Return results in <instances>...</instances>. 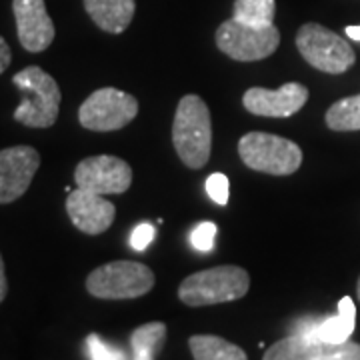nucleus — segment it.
<instances>
[{
  "mask_svg": "<svg viewBox=\"0 0 360 360\" xmlns=\"http://www.w3.org/2000/svg\"><path fill=\"white\" fill-rule=\"evenodd\" d=\"M155 286V272L142 262L115 260L94 269L86 278V290L101 300H130L148 295Z\"/></svg>",
  "mask_w": 360,
  "mask_h": 360,
  "instance_id": "nucleus-4",
  "label": "nucleus"
},
{
  "mask_svg": "<svg viewBox=\"0 0 360 360\" xmlns=\"http://www.w3.org/2000/svg\"><path fill=\"white\" fill-rule=\"evenodd\" d=\"M248 288V272L234 264H224L186 276L179 286V298L186 307H210L240 300Z\"/></svg>",
  "mask_w": 360,
  "mask_h": 360,
  "instance_id": "nucleus-3",
  "label": "nucleus"
},
{
  "mask_svg": "<svg viewBox=\"0 0 360 360\" xmlns=\"http://www.w3.org/2000/svg\"><path fill=\"white\" fill-rule=\"evenodd\" d=\"M167 342V324L165 322H148L139 326L130 335L132 356L136 360H153L158 356Z\"/></svg>",
  "mask_w": 360,
  "mask_h": 360,
  "instance_id": "nucleus-18",
  "label": "nucleus"
},
{
  "mask_svg": "<svg viewBox=\"0 0 360 360\" xmlns=\"http://www.w3.org/2000/svg\"><path fill=\"white\" fill-rule=\"evenodd\" d=\"M155 234L156 229L155 224H150V222H141L132 234H130V246L136 250V252H142V250H146L150 243L155 240Z\"/></svg>",
  "mask_w": 360,
  "mask_h": 360,
  "instance_id": "nucleus-24",
  "label": "nucleus"
},
{
  "mask_svg": "<svg viewBox=\"0 0 360 360\" xmlns=\"http://www.w3.org/2000/svg\"><path fill=\"white\" fill-rule=\"evenodd\" d=\"M217 224L214 222H200L191 234V243L198 252H210L214 248V238H217Z\"/></svg>",
  "mask_w": 360,
  "mask_h": 360,
  "instance_id": "nucleus-23",
  "label": "nucleus"
},
{
  "mask_svg": "<svg viewBox=\"0 0 360 360\" xmlns=\"http://www.w3.org/2000/svg\"><path fill=\"white\" fill-rule=\"evenodd\" d=\"M172 144L184 167L193 170L206 167L212 148V122L210 110L198 94L180 98L172 122Z\"/></svg>",
  "mask_w": 360,
  "mask_h": 360,
  "instance_id": "nucleus-1",
  "label": "nucleus"
},
{
  "mask_svg": "<svg viewBox=\"0 0 360 360\" xmlns=\"http://www.w3.org/2000/svg\"><path fill=\"white\" fill-rule=\"evenodd\" d=\"M264 360H360L359 342H321L302 335L284 336L264 352Z\"/></svg>",
  "mask_w": 360,
  "mask_h": 360,
  "instance_id": "nucleus-10",
  "label": "nucleus"
},
{
  "mask_svg": "<svg viewBox=\"0 0 360 360\" xmlns=\"http://www.w3.org/2000/svg\"><path fill=\"white\" fill-rule=\"evenodd\" d=\"M13 13L18 40L25 51L42 52L51 46L56 30L44 0H13Z\"/></svg>",
  "mask_w": 360,
  "mask_h": 360,
  "instance_id": "nucleus-13",
  "label": "nucleus"
},
{
  "mask_svg": "<svg viewBox=\"0 0 360 360\" xmlns=\"http://www.w3.org/2000/svg\"><path fill=\"white\" fill-rule=\"evenodd\" d=\"M11 60H13V52H11V46L6 44V40L0 37V75L11 66Z\"/></svg>",
  "mask_w": 360,
  "mask_h": 360,
  "instance_id": "nucleus-25",
  "label": "nucleus"
},
{
  "mask_svg": "<svg viewBox=\"0 0 360 360\" xmlns=\"http://www.w3.org/2000/svg\"><path fill=\"white\" fill-rule=\"evenodd\" d=\"M326 127L336 132L360 130V94L333 104L326 110Z\"/></svg>",
  "mask_w": 360,
  "mask_h": 360,
  "instance_id": "nucleus-19",
  "label": "nucleus"
},
{
  "mask_svg": "<svg viewBox=\"0 0 360 360\" xmlns=\"http://www.w3.org/2000/svg\"><path fill=\"white\" fill-rule=\"evenodd\" d=\"M347 37L352 40H359L360 42V26H347Z\"/></svg>",
  "mask_w": 360,
  "mask_h": 360,
  "instance_id": "nucleus-27",
  "label": "nucleus"
},
{
  "mask_svg": "<svg viewBox=\"0 0 360 360\" xmlns=\"http://www.w3.org/2000/svg\"><path fill=\"white\" fill-rule=\"evenodd\" d=\"M92 22L110 34H122L134 18V0H82Z\"/></svg>",
  "mask_w": 360,
  "mask_h": 360,
  "instance_id": "nucleus-16",
  "label": "nucleus"
},
{
  "mask_svg": "<svg viewBox=\"0 0 360 360\" xmlns=\"http://www.w3.org/2000/svg\"><path fill=\"white\" fill-rule=\"evenodd\" d=\"M281 44V32L274 25H248L229 18L217 30V46L238 63H257L269 58Z\"/></svg>",
  "mask_w": 360,
  "mask_h": 360,
  "instance_id": "nucleus-7",
  "label": "nucleus"
},
{
  "mask_svg": "<svg viewBox=\"0 0 360 360\" xmlns=\"http://www.w3.org/2000/svg\"><path fill=\"white\" fill-rule=\"evenodd\" d=\"M86 348V356L92 360H120L127 359V354L120 350V348L112 347V345H106L103 338L98 335H90L84 342Z\"/></svg>",
  "mask_w": 360,
  "mask_h": 360,
  "instance_id": "nucleus-21",
  "label": "nucleus"
},
{
  "mask_svg": "<svg viewBox=\"0 0 360 360\" xmlns=\"http://www.w3.org/2000/svg\"><path fill=\"white\" fill-rule=\"evenodd\" d=\"M354 326H356V307L350 296H345L338 302V314L326 316V319H309V321L298 322L292 335H302L312 340L340 345V342L350 340Z\"/></svg>",
  "mask_w": 360,
  "mask_h": 360,
  "instance_id": "nucleus-15",
  "label": "nucleus"
},
{
  "mask_svg": "<svg viewBox=\"0 0 360 360\" xmlns=\"http://www.w3.org/2000/svg\"><path fill=\"white\" fill-rule=\"evenodd\" d=\"M309 101V89L298 82H286L278 90L255 86L243 96V104L248 112L270 118H288L296 115Z\"/></svg>",
  "mask_w": 360,
  "mask_h": 360,
  "instance_id": "nucleus-12",
  "label": "nucleus"
},
{
  "mask_svg": "<svg viewBox=\"0 0 360 360\" xmlns=\"http://www.w3.org/2000/svg\"><path fill=\"white\" fill-rule=\"evenodd\" d=\"M191 354L196 360H246L245 350L214 335H194L188 338Z\"/></svg>",
  "mask_w": 360,
  "mask_h": 360,
  "instance_id": "nucleus-17",
  "label": "nucleus"
},
{
  "mask_svg": "<svg viewBox=\"0 0 360 360\" xmlns=\"http://www.w3.org/2000/svg\"><path fill=\"white\" fill-rule=\"evenodd\" d=\"M8 292V283H6V272H4V260L0 257V302L6 298Z\"/></svg>",
  "mask_w": 360,
  "mask_h": 360,
  "instance_id": "nucleus-26",
  "label": "nucleus"
},
{
  "mask_svg": "<svg viewBox=\"0 0 360 360\" xmlns=\"http://www.w3.org/2000/svg\"><path fill=\"white\" fill-rule=\"evenodd\" d=\"M238 155L246 167L272 176L295 174L302 165V150L296 142L269 132H248L238 141Z\"/></svg>",
  "mask_w": 360,
  "mask_h": 360,
  "instance_id": "nucleus-5",
  "label": "nucleus"
},
{
  "mask_svg": "<svg viewBox=\"0 0 360 360\" xmlns=\"http://www.w3.org/2000/svg\"><path fill=\"white\" fill-rule=\"evenodd\" d=\"M78 188L96 194H124L132 184V168L127 160L110 155L89 156L75 170Z\"/></svg>",
  "mask_w": 360,
  "mask_h": 360,
  "instance_id": "nucleus-9",
  "label": "nucleus"
},
{
  "mask_svg": "<svg viewBox=\"0 0 360 360\" xmlns=\"http://www.w3.org/2000/svg\"><path fill=\"white\" fill-rule=\"evenodd\" d=\"M139 115V101L122 90L106 86L94 90L78 108L82 129L94 132H112L129 127Z\"/></svg>",
  "mask_w": 360,
  "mask_h": 360,
  "instance_id": "nucleus-8",
  "label": "nucleus"
},
{
  "mask_svg": "<svg viewBox=\"0 0 360 360\" xmlns=\"http://www.w3.org/2000/svg\"><path fill=\"white\" fill-rule=\"evenodd\" d=\"M206 193L212 198V202H217L219 206L229 205V198H231V182H229V176L222 174V172L210 174L208 180H206Z\"/></svg>",
  "mask_w": 360,
  "mask_h": 360,
  "instance_id": "nucleus-22",
  "label": "nucleus"
},
{
  "mask_svg": "<svg viewBox=\"0 0 360 360\" xmlns=\"http://www.w3.org/2000/svg\"><path fill=\"white\" fill-rule=\"evenodd\" d=\"M40 155L26 144L0 150V205L18 200L32 184Z\"/></svg>",
  "mask_w": 360,
  "mask_h": 360,
  "instance_id": "nucleus-11",
  "label": "nucleus"
},
{
  "mask_svg": "<svg viewBox=\"0 0 360 360\" xmlns=\"http://www.w3.org/2000/svg\"><path fill=\"white\" fill-rule=\"evenodd\" d=\"M13 82L22 94V103L14 110V120L28 129L52 127L58 118L63 101L56 80L40 66H28L14 75Z\"/></svg>",
  "mask_w": 360,
  "mask_h": 360,
  "instance_id": "nucleus-2",
  "label": "nucleus"
},
{
  "mask_svg": "<svg viewBox=\"0 0 360 360\" xmlns=\"http://www.w3.org/2000/svg\"><path fill=\"white\" fill-rule=\"evenodd\" d=\"M66 212L78 231L90 236H98L108 231L116 217L112 202L103 198V194L90 193L84 188L70 191L66 198Z\"/></svg>",
  "mask_w": 360,
  "mask_h": 360,
  "instance_id": "nucleus-14",
  "label": "nucleus"
},
{
  "mask_svg": "<svg viewBox=\"0 0 360 360\" xmlns=\"http://www.w3.org/2000/svg\"><path fill=\"white\" fill-rule=\"evenodd\" d=\"M296 49L312 68L326 75H342L356 60L348 40L316 22H309L298 28Z\"/></svg>",
  "mask_w": 360,
  "mask_h": 360,
  "instance_id": "nucleus-6",
  "label": "nucleus"
},
{
  "mask_svg": "<svg viewBox=\"0 0 360 360\" xmlns=\"http://www.w3.org/2000/svg\"><path fill=\"white\" fill-rule=\"evenodd\" d=\"M274 0H234L232 16L248 25H274Z\"/></svg>",
  "mask_w": 360,
  "mask_h": 360,
  "instance_id": "nucleus-20",
  "label": "nucleus"
},
{
  "mask_svg": "<svg viewBox=\"0 0 360 360\" xmlns=\"http://www.w3.org/2000/svg\"><path fill=\"white\" fill-rule=\"evenodd\" d=\"M356 295H359V300H360V278H359V284H356Z\"/></svg>",
  "mask_w": 360,
  "mask_h": 360,
  "instance_id": "nucleus-28",
  "label": "nucleus"
}]
</instances>
